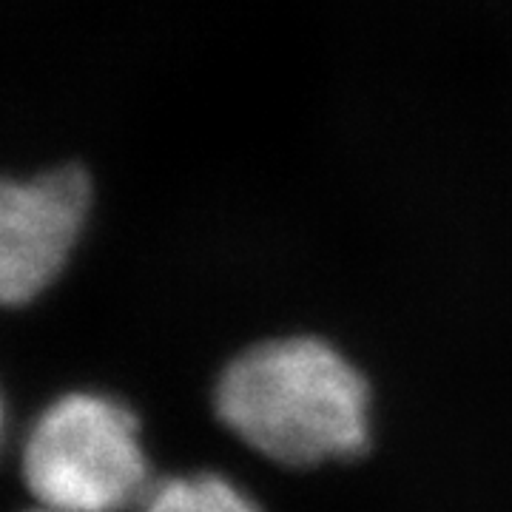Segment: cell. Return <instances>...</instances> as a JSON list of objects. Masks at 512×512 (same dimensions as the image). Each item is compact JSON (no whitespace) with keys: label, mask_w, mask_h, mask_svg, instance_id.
I'll return each instance as SVG.
<instances>
[{"label":"cell","mask_w":512,"mask_h":512,"mask_svg":"<svg viewBox=\"0 0 512 512\" xmlns=\"http://www.w3.org/2000/svg\"><path fill=\"white\" fill-rule=\"evenodd\" d=\"M220 419L282 464L362 453L367 387L342 353L319 339H276L245 350L217 384Z\"/></svg>","instance_id":"1"},{"label":"cell","mask_w":512,"mask_h":512,"mask_svg":"<svg viewBox=\"0 0 512 512\" xmlns=\"http://www.w3.org/2000/svg\"><path fill=\"white\" fill-rule=\"evenodd\" d=\"M23 473L49 510H123L148 473L137 421L109 396H63L32 427Z\"/></svg>","instance_id":"2"},{"label":"cell","mask_w":512,"mask_h":512,"mask_svg":"<svg viewBox=\"0 0 512 512\" xmlns=\"http://www.w3.org/2000/svg\"><path fill=\"white\" fill-rule=\"evenodd\" d=\"M92 205L89 174L77 165L9 180L0 194V293L9 305L35 299L52 285Z\"/></svg>","instance_id":"3"},{"label":"cell","mask_w":512,"mask_h":512,"mask_svg":"<svg viewBox=\"0 0 512 512\" xmlns=\"http://www.w3.org/2000/svg\"><path fill=\"white\" fill-rule=\"evenodd\" d=\"M143 512H259L248 495H242L217 476L174 478L148 495Z\"/></svg>","instance_id":"4"},{"label":"cell","mask_w":512,"mask_h":512,"mask_svg":"<svg viewBox=\"0 0 512 512\" xmlns=\"http://www.w3.org/2000/svg\"><path fill=\"white\" fill-rule=\"evenodd\" d=\"M52 512H55V510H52Z\"/></svg>","instance_id":"5"}]
</instances>
